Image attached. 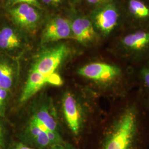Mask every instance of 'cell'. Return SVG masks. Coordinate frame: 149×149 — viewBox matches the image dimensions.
Segmentation results:
<instances>
[{"mask_svg": "<svg viewBox=\"0 0 149 149\" xmlns=\"http://www.w3.org/2000/svg\"><path fill=\"white\" fill-rule=\"evenodd\" d=\"M77 72L88 80L106 85L118 82L122 76V71L119 67L105 63L87 64L80 68Z\"/></svg>", "mask_w": 149, "mask_h": 149, "instance_id": "obj_2", "label": "cell"}, {"mask_svg": "<svg viewBox=\"0 0 149 149\" xmlns=\"http://www.w3.org/2000/svg\"><path fill=\"white\" fill-rule=\"evenodd\" d=\"M0 149H3V148H2V146H1V145H0Z\"/></svg>", "mask_w": 149, "mask_h": 149, "instance_id": "obj_24", "label": "cell"}, {"mask_svg": "<svg viewBox=\"0 0 149 149\" xmlns=\"http://www.w3.org/2000/svg\"><path fill=\"white\" fill-rule=\"evenodd\" d=\"M22 40L18 34L12 28L5 27L0 29V49L12 52L21 47Z\"/></svg>", "mask_w": 149, "mask_h": 149, "instance_id": "obj_11", "label": "cell"}, {"mask_svg": "<svg viewBox=\"0 0 149 149\" xmlns=\"http://www.w3.org/2000/svg\"><path fill=\"white\" fill-rule=\"evenodd\" d=\"M43 2L47 5L56 6L61 2L62 0H42Z\"/></svg>", "mask_w": 149, "mask_h": 149, "instance_id": "obj_22", "label": "cell"}, {"mask_svg": "<svg viewBox=\"0 0 149 149\" xmlns=\"http://www.w3.org/2000/svg\"><path fill=\"white\" fill-rule=\"evenodd\" d=\"M88 2L92 5H97V4H100L104 2L107 0H87Z\"/></svg>", "mask_w": 149, "mask_h": 149, "instance_id": "obj_23", "label": "cell"}, {"mask_svg": "<svg viewBox=\"0 0 149 149\" xmlns=\"http://www.w3.org/2000/svg\"><path fill=\"white\" fill-rule=\"evenodd\" d=\"M74 38L79 43H89L96 37V32L90 20L85 18H79L71 24Z\"/></svg>", "mask_w": 149, "mask_h": 149, "instance_id": "obj_8", "label": "cell"}, {"mask_svg": "<svg viewBox=\"0 0 149 149\" xmlns=\"http://www.w3.org/2000/svg\"><path fill=\"white\" fill-rule=\"evenodd\" d=\"M129 10L130 13L137 18H145L149 17V8L139 0H130Z\"/></svg>", "mask_w": 149, "mask_h": 149, "instance_id": "obj_15", "label": "cell"}, {"mask_svg": "<svg viewBox=\"0 0 149 149\" xmlns=\"http://www.w3.org/2000/svg\"><path fill=\"white\" fill-rule=\"evenodd\" d=\"M137 107H125L116 118L104 138L101 149H138L140 130Z\"/></svg>", "mask_w": 149, "mask_h": 149, "instance_id": "obj_1", "label": "cell"}, {"mask_svg": "<svg viewBox=\"0 0 149 149\" xmlns=\"http://www.w3.org/2000/svg\"><path fill=\"white\" fill-rule=\"evenodd\" d=\"M48 149H73V148L70 146H69L68 145L63 144L53 145Z\"/></svg>", "mask_w": 149, "mask_h": 149, "instance_id": "obj_21", "label": "cell"}, {"mask_svg": "<svg viewBox=\"0 0 149 149\" xmlns=\"http://www.w3.org/2000/svg\"><path fill=\"white\" fill-rule=\"evenodd\" d=\"M9 149H34L22 142H16L10 146Z\"/></svg>", "mask_w": 149, "mask_h": 149, "instance_id": "obj_20", "label": "cell"}, {"mask_svg": "<svg viewBox=\"0 0 149 149\" xmlns=\"http://www.w3.org/2000/svg\"><path fill=\"white\" fill-rule=\"evenodd\" d=\"M13 22L17 26L26 29H31L37 25L40 15L33 6L22 3L11 7L9 11Z\"/></svg>", "mask_w": 149, "mask_h": 149, "instance_id": "obj_6", "label": "cell"}, {"mask_svg": "<svg viewBox=\"0 0 149 149\" xmlns=\"http://www.w3.org/2000/svg\"><path fill=\"white\" fill-rule=\"evenodd\" d=\"M118 14L116 8L112 6H107L100 11L95 17L98 27L104 34L110 33L117 24Z\"/></svg>", "mask_w": 149, "mask_h": 149, "instance_id": "obj_9", "label": "cell"}, {"mask_svg": "<svg viewBox=\"0 0 149 149\" xmlns=\"http://www.w3.org/2000/svg\"><path fill=\"white\" fill-rule=\"evenodd\" d=\"M27 137L39 149H48L52 146L47 134L32 120H30L27 128Z\"/></svg>", "mask_w": 149, "mask_h": 149, "instance_id": "obj_13", "label": "cell"}, {"mask_svg": "<svg viewBox=\"0 0 149 149\" xmlns=\"http://www.w3.org/2000/svg\"><path fill=\"white\" fill-rule=\"evenodd\" d=\"M1 117H0V118ZM6 141L5 129L3 124L0 120V145L4 149H6Z\"/></svg>", "mask_w": 149, "mask_h": 149, "instance_id": "obj_19", "label": "cell"}, {"mask_svg": "<svg viewBox=\"0 0 149 149\" xmlns=\"http://www.w3.org/2000/svg\"><path fill=\"white\" fill-rule=\"evenodd\" d=\"M68 53V48L65 45H58L42 54L32 68L42 74H52L56 72Z\"/></svg>", "mask_w": 149, "mask_h": 149, "instance_id": "obj_4", "label": "cell"}, {"mask_svg": "<svg viewBox=\"0 0 149 149\" xmlns=\"http://www.w3.org/2000/svg\"><path fill=\"white\" fill-rule=\"evenodd\" d=\"M33 116L44 124L49 130L58 132L56 122L47 108H40L37 112L35 113Z\"/></svg>", "mask_w": 149, "mask_h": 149, "instance_id": "obj_14", "label": "cell"}, {"mask_svg": "<svg viewBox=\"0 0 149 149\" xmlns=\"http://www.w3.org/2000/svg\"><path fill=\"white\" fill-rule=\"evenodd\" d=\"M16 82V68L11 61L0 57V87L11 92Z\"/></svg>", "mask_w": 149, "mask_h": 149, "instance_id": "obj_10", "label": "cell"}, {"mask_svg": "<svg viewBox=\"0 0 149 149\" xmlns=\"http://www.w3.org/2000/svg\"><path fill=\"white\" fill-rule=\"evenodd\" d=\"M63 84V79L58 73L54 72L52 74L45 75L32 68L26 85L22 91L19 102L24 103L27 101L45 85L60 86Z\"/></svg>", "mask_w": 149, "mask_h": 149, "instance_id": "obj_3", "label": "cell"}, {"mask_svg": "<svg viewBox=\"0 0 149 149\" xmlns=\"http://www.w3.org/2000/svg\"><path fill=\"white\" fill-rule=\"evenodd\" d=\"M123 45L128 50L134 52L143 50L149 46V32L138 31L124 38Z\"/></svg>", "mask_w": 149, "mask_h": 149, "instance_id": "obj_12", "label": "cell"}, {"mask_svg": "<svg viewBox=\"0 0 149 149\" xmlns=\"http://www.w3.org/2000/svg\"><path fill=\"white\" fill-rule=\"evenodd\" d=\"M141 79L144 86L149 91V67L144 68L141 71Z\"/></svg>", "mask_w": 149, "mask_h": 149, "instance_id": "obj_18", "label": "cell"}, {"mask_svg": "<svg viewBox=\"0 0 149 149\" xmlns=\"http://www.w3.org/2000/svg\"><path fill=\"white\" fill-rule=\"evenodd\" d=\"M22 3L28 4L39 9H42V6L38 0H8V5L12 7Z\"/></svg>", "mask_w": 149, "mask_h": 149, "instance_id": "obj_17", "label": "cell"}, {"mask_svg": "<svg viewBox=\"0 0 149 149\" xmlns=\"http://www.w3.org/2000/svg\"><path fill=\"white\" fill-rule=\"evenodd\" d=\"M10 92L0 87V117H5Z\"/></svg>", "mask_w": 149, "mask_h": 149, "instance_id": "obj_16", "label": "cell"}, {"mask_svg": "<svg viewBox=\"0 0 149 149\" xmlns=\"http://www.w3.org/2000/svg\"><path fill=\"white\" fill-rule=\"evenodd\" d=\"M63 108L70 129L74 135H79L82 127L83 114L80 104L73 95L70 93L65 95Z\"/></svg>", "mask_w": 149, "mask_h": 149, "instance_id": "obj_5", "label": "cell"}, {"mask_svg": "<svg viewBox=\"0 0 149 149\" xmlns=\"http://www.w3.org/2000/svg\"><path fill=\"white\" fill-rule=\"evenodd\" d=\"M71 33V24L64 18H53L44 28L42 36V43L56 42L69 37Z\"/></svg>", "mask_w": 149, "mask_h": 149, "instance_id": "obj_7", "label": "cell"}]
</instances>
